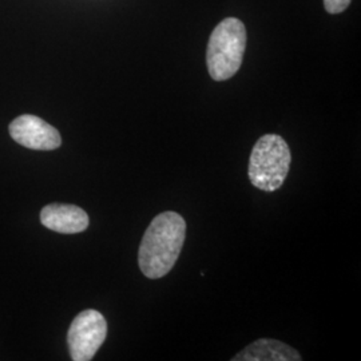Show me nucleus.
<instances>
[{
    "instance_id": "obj_1",
    "label": "nucleus",
    "mask_w": 361,
    "mask_h": 361,
    "mask_svg": "<svg viewBox=\"0 0 361 361\" xmlns=\"http://www.w3.org/2000/svg\"><path fill=\"white\" fill-rule=\"evenodd\" d=\"M186 235V222L178 213L165 212L155 217L143 234L138 262L147 279L166 276L180 257Z\"/></svg>"
},
{
    "instance_id": "obj_8",
    "label": "nucleus",
    "mask_w": 361,
    "mask_h": 361,
    "mask_svg": "<svg viewBox=\"0 0 361 361\" xmlns=\"http://www.w3.org/2000/svg\"><path fill=\"white\" fill-rule=\"evenodd\" d=\"M352 0H324L325 10L329 13H340L348 8Z\"/></svg>"
},
{
    "instance_id": "obj_3",
    "label": "nucleus",
    "mask_w": 361,
    "mask_h": 361,
    "mask_svg": "<svg viewBox=\"0 0 361 361\" xmlns=\"http://www.w3.org/2000/svg\"><path fill=\"white\" fill-rule=\"evenodd\" d=\"M292 155L288 143L277 134H267L258 140L249 159V180L264 192L280 189L289 173Z\"/></svg>"
},
{
    "instance_id": "obj_5",
    "label": "nucleus",
    "mask_w": 361,
    "mask_h": 361,
    "mask_svg": "<svg viewBox=\"0 0 361 361\" xmlns=\"http://www.w3.org/2000/svg\"><path fill=\"white\" fill-rule=\"evenodd\" d=\"M13 141L27 149L50 152L61 146L59 131L37 116L25 114L15 118L10 125Z\"/></svg>"
},
{
    "instance_id": "obj_7",
    "label": "nucleus",
    "mask_w": 361,
    "mask_h": 361,
    "mask_svg": "<svg viewBox=\"0 0 361 361\" xmlns=\"http://www.w3.org/2000/svg\"><path fill=\"white\" fill-rule=\"evenodd\" d=\"M233 361H300L296 349L273 338H259L235 355Z\"/></svg>"
},
{
    "instance_id": "obj_4",
    "label": "nucleus",
    "mask_w": 361,
    "mask_h": 361,
    "mask_svg": "<svg viewBox=\"0 0 361 361\" xmlns=\"http://www.w3.org/2000/svg\"><path fill=\"white\" fill-rule=\"evenodd\" d=\"M107 336L106 319L98 310L80 312L70 325L67 344L71 360L90 361Z\"/></svg>"
},
{
    "instance_id": "obj_6",
    "label": "nucleus",
    "mask_w": 361,
    "mask_h": 361,
    "mask_svg": "<svg viewBox=\"0 0 361 361\" xmlns=\"http://www.w3.org/2000/svg\"><path fill=\"white\" fill-rule=\"evenodd\" d=\"M40 222L44 228L63 234H75L89 228L87 213L75 205L51 204L40 212Z\"/></svg>"
},
{
    "instance_id": "obj_2",
    "label": "nucleus",
    "mask_w": 361,
    "mask_h": 361,
    "mask_svg": "<svg viewBox=\"0 0 361 361\" xmlns=\"http://www.w3.org/2000/svg\"><path fill=\"white\" fill-rule=\"evenodd\" d=\"M246 49V28L240 19L228 18L216 27L209 38L207 63L210 77L228 80L240 70Z\"/></svg>"
}]
</instances>
